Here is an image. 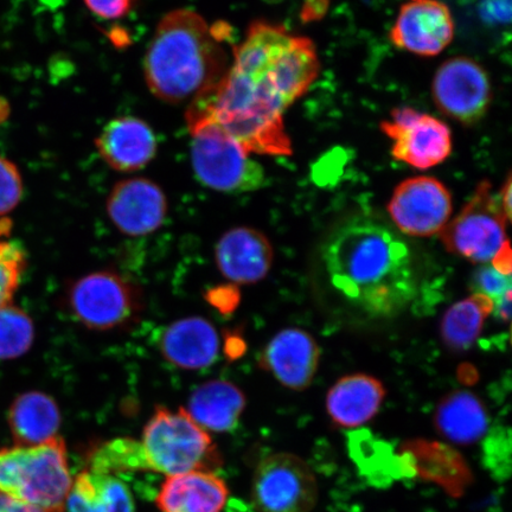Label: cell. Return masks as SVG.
I'll use <instances>...</instances> for the list:
<instances>
[{
    "instance_id": "6da1fadb",
    "label": "cell",
    "mask_w": 512,
    "mask_h": 512,
    "mask_svg": "<svg viewBox=\"0 0 512 512\" xmlns=\"http://www.w3.org/2000/svg\"><path fill=\"white\" fill-rule=\"evenodd\" d=\"M315 44L283 25L255 21L219 83L190 102L187 121L208 120L249 155L291 156L284 113L319 74Z\"/></svg>"
},
{
    "instance_id": "7a4b0ae2",
    "label": "cell",
    "mask_w": 512,
    "mask_h": 512,
    "mask_svg": "<svg viewBox=\"0 0 512 512\" xmlns=\"http://www.w3.org/2000/svg\"><path fill=\"white\" fill-rule=\"evenodd\" d=\"M323 261L332 287L370 317L398 316L418 294L411 248L382 222L343 223L326 240Z\"/></svg>"
},
{
    "instance_id": "3957f363",
    "label": "cell",
    "mask_w": 512,
    "mask_h": 512,
    "mask_svg": "<svg viewBox=\"0 0 512 512\" xmlns=\"http://www.w3.org/2000/svg\"><path fill=\"white\" fill-rule=\"evenodd\" d=\"M222 40L197 12L178 9L157 25L144 57L147 87L159 100L181 104L194 100L227 73Z\"/></svg>"
},
{
    "instance_id": "277c9868",
    "label": "cell",
    "mask_w": 512,
    "mask_h": 512,
    "mask_svg": "<svg viewBox=\"0 0 512 512\" xmlns=\"http://www.w3.org/2000/svg\"><path fill=\"white\" fill-rule=\"evenodd\" d=\"M222 459L213 439L184 408L157 407L136 441L132 471L176 476L191 471L213 472Z\"/></svg>"
},
{
    "instance_id": "5b68a950",
    "label": "cell",
    "mask_w": 512,
    "mask_h": 512,
    "mask_svg": "<svg viewBox=\"0 0 512 512\" xmlns=\"http://www.w3.org/2000/svg\"><path fill=\"white\" fill-rule=\"evenodd\" d=\"M72 485L60 435L41 445L0 450V494L42 512H63Z\"/></svg>"
},
{
    "instance_id": "8992f818",
    "label": "cell",
    "mask_w": 512,
    "mask_h": 512,
    "mask_svg": "<svg viewBox=\"0 0 512 512\" xmlns=\"http://www.w3.org/2000/svg\"><path fill=\"white\" fill-rule=\"evenodd\" d=\"M191 165L204 187L229 195L264 188L265 169L235 140L208 120L187 121Z\"/></svg>"
},
{
    "instance_id": "52a82bcc",
    "label": "cell",
    "mask_w": 512,
    "mask_h": 512,
    "mask_svg": "<svg viewBox=\"0 0 512 512\" xmlns=\"http://www.w3.org/2000/svg\"><path fill=\"white\" fill-rule=\"evenodd\" d=\"M143 292L113 271L83 275L68 287L67 309L85 328L110 331L136 322L143 312Z\"/></svg>"
},
{
    "instance_id": "ba28073f",
    "label": "cell",
    "mask_w": 512,
    "mask_h": 512,
    "mask_svg": "<svg viewBox=\"0 0 512 512\" xmlns=\"http://www.w3.org/2000/svg\"><path fill=\"white\" fill-rule=\"evenodd\" d=\"M491 190L488 181L480 182L456 219L448 222L439 234L448 252L472 264H488L509 241V220L498 195Z\"/></svg>"
},
{
    "instance_id": "9c48e42d",
    "label": "cell",
    "mask_w": 512,
    "mask_h": 512,
    "mask_svg": "<svg viewBox=\"0 0 512 512\" xmlns=\"http://www.w3.org/2000/svg\"><path fill=\"white\" fill-rule=\"evenodd\" d=\"M252 496L259 512H310L318 501V483L303 459L277 453L256 467Z\"/></svg>"
},
{
    "instance_id": "30bf717a",
    "label": "cell",
    "mask_w": 512,
    "mask_h": 512,
    "mask_svg": "<svg viewBox=\"0 0 512 512\" xmlns=\"http://www.w3.org/2000/svg\"><path fill=\"white\" fill-rule=\"evenodd\" d=\"M381 131L392 140V156L415 169L434 168L450 157V127L430 114L411 107H400L382 121Z\"/></svg>"
},
{
    "instance_id": "8fae6325",
    "label": "cell",
    "mask_w": 512,
    "mask_h": 512,
    "mask_svg": "<svg viewBox=\"0 0 512 512\" xmlns=\"http://www.w3.org/2000/svg\"><path fill=\"white\" fill-rule=\"evenodd\" d=\"M432 93L435 105L446 117L463 125H475L488 113L492 100L488 73L470 57L445 61L435 73Z\"/></svg>"
},
{
    "instance_id": "7c38bea8",
    "label": "cell",
    "mask_w": 512,
    "mask_h": 512,
    "mask_svg": "<svg viewBox=\"0 0 512 512\" xmlns=\"http://www.w3.org/2000/svg\"><path fill=\"white\" fill-rule=\"evenodd\" d=\"M387 209L390 219L402 234L413 238H432L450 222L452 195L437 178L412 177L395 188Z\"/></svg>"
},
{
    "instance_id": "4fadbf2b",
    "label": "cell",
    "mask_w": 512,
    "mask_h": 512,
    "mask_svg": "<svg viewBox=\"0 0 512 512\" xmlns=\"http://www.w3.org/2000/svg\"><path fill=\"white\" fill-rule=\"evenodd\" d=\"M106 210L119 232L142 238L163 226L169 204L157 183L147 178H130L114 185L107 197Z\"/></svg>"
},
{
    "instance_id": "5bb4252c",
    "label": "cell",
    "mask_w": 512,
    "mask_h": 512,
    "mask_svg": "<svg viewBox=\"0 0 512 512\" xmlns=\"http://www.w3.org/2000/svg\"><path fill=\"white\" fill-rule=\"evenodd\" d=\"M389 37L396 48L408 53L437 56L454 38L451 11L439 0H412L401 6Z\"/></svg>"
},
{
    "instance_id": "9a60e30c",
    "label": "cell",
    "mask_w": 512,
    "mask_h": 512,
    "mask_svg": "<svg viewBox=\"0 0 512 512\" xmlns=\"http://www.w3.org/2000/svg\"><path fill=\"white\" fill-rule=\"evenodd\" d=\"M319 345L309 332L291 328L278 332L260 356V367L284 387L302 392L315 380L320 362Z\"/></svg>"
},
{
    "instance_id": "2e32d148",
    "label": "cell",
    "mask_w": 512,
    "mask_h": 512,
    "mask_svg": "<svg viewBox=\"0 0 512 512\" xmlns=\"http://www.w3.org/2000/svg\"><path fill=\"white\" fill-rule=\"evenodd\" d=\"M217 268L235 285H254L264 280L273 266V246L258 229L236 227L221 236L215 247Z\"/></svg>"
},
{
    "instance_id": "e0dca14e",
    "label": "cell",
    "mask_w": 512,
    "mask_h": 512,
    "mask_svg": "<svg viewBox=\"0 0 512 512\" xmlns=\"http://www.w3.org/2000/svg\"><path fill=\"white\" fill-rule=\"evenodd\" d=\"M160 354L182 370L213 366L220 355L221 341L213 323L203 317H187L166 326L158 339Z\"/></svg>"
},
{
    "instance_id": "ac0fdd59",
    "label": "cell",
    "mask_w": 512,
    "mask_h": 512,
    "mask_svg": "<svg viewBox=\"0 0 512 512\" xmlns=\"http://www.w3.org/2000/svg\"><path fill=\"white\" fill-rule=\"evenodd\" d=\"M95 146L101 158L119 172L142 170L157 155L155 132L136 117L111 120L96 138Z\"/></svg>"
},
{
    "instance_id": "d6986e66",
    "label": "cell",
    "mask_w": 512,
    "mask_h": 512,
    "mask_svg": "<svg viewBox=\"0 0 512 512\" xmlns=\"http://www.w3.org/2000/svg\"><path fill=\"white\" fill-rule=\"evenodd\" d=\"M386 388L376 377L352 374L339 379L326 395V411L335 425L356 428L380 412Z\"/></svg>"
},
{
    "instance_id": "ffe728a7",
    "label": "cell",
    "mask_w": 512,
    "mask_h": 512,
    "mask_svg": "<svg viewBox=\"0 0 512 512\" xmlns=\"http://www.w3.org/2000/svg\"><path fill=\"white\" fill-rule=\"evenodd\" d=\"M229 491L210 471H191L166 478L156 498L162 512H221Z\"/></svg>"
},
{
    "instance_id": "44dd1931",
    "label": "cell",
    "mask_w": 512,
    "mask_h": 512,
    "mask_svg": "<svg viewBox=\"0 0 512 512\" xmlns=\"http://www.w3.org/2000/svg\"><path fill=\"white\" fill-rule=\"evenodd\" d=\"M246 403L245 393L236 384L213 380L192 392L185 411L203 430L226 433L238 427Z\"/></svg>"
},
{
    "instance_id": "7402d4cb",
    "label": "cell",
    "mask_w": 512,
    "mask_h": 512,
    "mask_svg": "<svg viewBox=\"0 0 512 512\" xmlns=\"http://www.w3.org/2000/svg\"><path fill=\"white\" fill-rule=\"evenodd\" d=\"M9 426L16 446H37L57 437L61 426L59 405L50 395H19L9 409Z\"/></svg>"
},
{
    "instance_id": "603a6c76",
    "label": "cell",
    "mask_w": 512,
    "mask_h": 512,
    "mask_svg": "<svg viewBox=\"0 0 512 512\" xmlns=\"http://www.w3.org/2000/svg\"><path fill=\"white\" fill-rule=\"evenodd\" d=\"M437 431L457 445H472L484 437L489 415L482 400L469 390H454L439 402L434 414Z\"/></svg>"
},
{
    "instance_id": "cb8c5ba5",
    "label": "cell",
    "mask_w": 512,
    "mask_h": 512,
    "mask_svg": "<svg viewBox=\"0 0 512 512\" xmlns=\"http://www.w3.org/2000/svg\"><path fill=\"white\" fill-rule=\"evenodd\" d=\"M66 508L68 512H134V502L120 479L87 470L74 480Z\"/></svg>"
},
{
    "instance_id": "d4e9b609",
    "label": "cell",
    "mask_w": 512,
    "mask_h": 512,
    "mask_svg": "<svg viewBox=\"0 0 512 512\" xmlns=\"http://www.w3.org/2000/svg\"><path fill=\"white\" fill-rule=\"evenodd\" d=\"M494 306V300L479 293L451 306L440 325L447 347L457 351L471 348L482 334L485 320L494 312Z\"/></svg>"
},
{
    "instance_id": "484cf974",
    "label": "cell",
    "mask_w": 512,
    "mask_h": 512,
    "mask_svg": "<svg viewBox=\"0 0 512 512\" xmlns=\"http://www.w3.org/2000/svg\"><path fill=\"white\" fill-rule=\"evenodd\" d=\"M35 339V326L28 313L9 304L0 309V360L27 354Z\"/></svg>"
},
{
    "instance_id": "4316f807",
    "label": "cell",
    "mask_w": 512,
    "mask_h": 512,
    "mask_svg": "<svg viewBox=\"0 0 512 512\" xmlns=\"http://www.w3.org/2000/svg\"><path fill=\"white\" fill-rule=\"evenodd\" d=\"M27 267V255L14 241L0 240V309L11 304L23 273Z\"/></svg>"
},
{
    "instance_id": "83f0119b",
    "label": "cell",
    "mask_w": 512,
    "mask_h": 512,
    "mask_svg": "<svg viewBox=\"0 0 512 512\" xmlns=\"http://www.w3.org/2000/svg\"><path fill=\"white\" fill-rule=\"evenodd\" d=\"M23 197V179L17 166L0 156V216L11 213Z\"/></svg>"
},
{
    "instance_id": "f1b7e54d",
    "label": "cell",
    "mask_w": 512,
    "mask_h": 512,
    "mask_svg": "<svg viewBox=\"0 0 512 512\" xmlns=\"http://www.w3.org/2000/svg\"><path fill=\"white\" fill-rule=\"evenodd\" d=\"M511 285V275L499 273L492 266L479 267L471 280L473 293L484 294L494 300V303L512 292Z\"/></svg>"
},
{
    "instance_id": "f546056e",
    "label": "cell",
    "mask_w": 512,
    "mask_h": 512,
    "mask_svg": "<svg viewBox=\"0 0 512 512\" xmlns=\"http://www.w3.org/2000/svg\"><path fill=\"white\" fill-rule=\"evenodd\" d=\"M95 16L102 19H120L126 17L137 0H83Z\"/></svg>"
},
{
    "instance_id": "4dcf8cb0",
    "label": "cell",
    "mask_w": 512,
    "mask_h": 512,
    "mask_svg": "<svg viewBox=\"0 0 512 512\" xmlns=\"http://www.w3.org/2000/svg\"><path fill=\"white\" fill-rule=\"evenodd\" d=\"M479 15L484 22L492 25L509 24L511 0H483L479 5Z\"/></svg>"
},
{
    "instance_id": "1f68e13d",
    "label": "cell",
    "mask_w": 512,
    "mask_h": 512,
    "mask_svg": "<svg viewBox=\"0 0 512 512\" xmlns=\"http://www.w3.org/2000/svg\"><path fill=\"white\" fill-rule=\"evenodd\" d=\"M492 267L495 268L496 271L502 273L504 275H511V248L510 242L508 241L501 248V251L497 253L494 260L491 261Z\"/></svg>"
},
{
    "instance_id": "d6a6232c",
    "label": "cell",
    "mask_w": 512,
    "mask_h": 512,
    "mask_svg": "<svg viewBox=\"0 0 512 512\" xmlns=\"http://www.w3.org/2000/svg\"><path fill=\"white\" fill-rule=\"evenodd\" d=\"M0 512H42L31 505L16 501V499L0 494Z\"/></svg>"
},
{
    "instance_id": "836d02e7",
    "label": "cell",
    "mask_w": 512,
    "mask_h": 512,
    "mask_svg": "<svg viewBox=\"0 0 512 512\" xmlns=\"http://www.w3.org/2000/svg\"><path fill=\"white\" fill-rule=\"evenodd\" d=\"M511 294L512 292L508 293L507 296L494 303V312L492 313L504 323H509L511 318Z\"/></svg>"
},
{
    "instance_id": "e575fe53",
    "label": "cell",
    "mask_w": 512,
    "mask_h": 512,
    "mask_svg": "<svg viewBox=\"0 0 512 512\" xmlns=\"http://www.w3.org/2000/svg\"><path fill=\"white\" fill-rule=\"evenodd\" d=\"M512 178L511 174L508 175L507 181L503 184V188L501 192H499L498 198L499 202H501L502 209L504 211L505 216H507V219L511 220V191H512Z\"/></svg>"
}]
</instances>
